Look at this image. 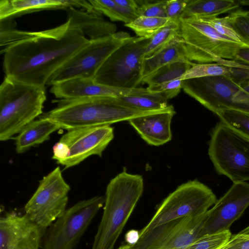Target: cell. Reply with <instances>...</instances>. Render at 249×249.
I'll list each match as a JSON object with an SVG mask.
<instances>
[{
  "instance_id": "10",
  "label": "cell",
  "mask_w": 249,
  "mask_h": 249,
  "mask_svg": "<svg viewBox=\"0 0 249 249\" xmlns=\"http://www.w3.org/2000/svg\"><path fill=\"white\" fill-rule=\"evenodd\" d=\"M217 201L212 190L197 180L182 184L160 205L151 220L140 232L170 221L206 213Z\"/></svg>"
},
{
  "instance_id": "3",
  "label": "cell",
  "mask_w": 249,
  "mask_h": 249,
  "mask_svg": "<svg viewBox=\"0 0 249 249\" xmlns=\"http://www.w3.org/2000/svg\"><path fill=\"white\" fill-rule=\"evenodd\" d=\"M143 189L142 177L128 173L125 168L109 181L103 215L91 249H114Z\"/></svg>"
},
{
  "instance_id": "29",
  "label": "cell",
  "mask_w": 249,
  "mask_h": 249,
  "mask_svg": "<svg viewBox=\"0 0 249 249\" xmlns=\"http://www.w3.org/2000/svg\"><path fill=\"white\" fill-rule=\"evenodd\" d=\"M231 68L218 63H195L180 77V80L207 76L224 75L229 77Z\"/></svg>"
},
{
  "instance_id": "7",
  "label": "cell",
  "mask_w": 249,
  "mask_h": 249,
  "mask_svg": "<svg viewBox=\"0 0 249 249\" xmlns=\"http://www.w3.org/2000/svg\"><path fill=\"white\" fill-rule=\"evenodd\" d=\"M182 89L215 114L225 109L249 113V93L226 76L184 80Z\"/></svg>"
},
{
  "instance_id": "26",
  "label": "cell",
  "mask_w": 249,
  "mask_h": 249,
  "mask_svg": "<svg viewBox=\"0 0 249 249\" xmlns=\"http://www.w3.org/2000/svg\"><path fill=\"white\" fill-rule=\"evenodd\" d=\"M89 1L96 10L113 21H119L128 24L139 17L138 13L119 5L115 0H89Z\"/></svg>"
},
{
  "instance_id": "16",
  "label": "cell",
  "mask_w": 249,
  "mask_h": 249,
  "mask_svg": "<svg viewBox=\"0 0 249 249\" xmlns=\"http://www.w3.org/2000/svg\"><path fill=\"white\" fill-rule=\"evenodd\" d=\"M50 92L59 99L95 97L118 98L131 95H149L146 88H120L99 84L92 78H75L52 86Z\"/></svg>"
},
{
  "instance_id": "23",
  "label": "cell",
  "mask_w": 249,
  "mask_h": 249,
  "mask_svg": "<svg viewBox=\"0 0 249 249\" xmlns=\"http://www.w3.org/2000/svg\"><path fill=\"white\" fill-rule=\"evenodd\" d=\"M237 0H189L180 18H204L229 13L239 7Z\"/></svg>"
},
{
  "instance_id": "12",
  "label": "cell",
  "mask_w": 249,
  "mask_h": 249,
  "mask_svg": "<svg viewBox=\"0 0 249 249\" xmlns=\"http://www.w3.org/2000/svg\"><path fill=\"white\" fill-rule=\"evenodd\" d=\"M105 200V196H95L66 209L50 228L43 249H73Z\"/></svg>"
},
{
  "instance_id": "42",
  "label": "cell",
  "mask_w": 249,
  "mask_h": 249,
  "mask_svg": "<svg viewBox=\"0 0 249 249\" xmlns=\"http://www.w3.org/2000/svg\"><path fill=\"white\" fill-rule=\"evenodd\" d=\"M242 234L249 235V225L239 232Z\"/></svg>"
},
{
  "instance_id": "27",
  "label": "cell",
  "mask_w": 249,
  "mask_h": 249,
  "mask_svg": "<svg viewBox=\"0 0 249 249\" xmlns=\"http://www.w3.org/2000/svg\"><path fill=\"white\" fill-rule=\"evenodd\" d=\"M171 21L167 18L139 16L131 23L124 25L132 30L137 37L150 38Z\"/></svg>"
},
{
  "instance_id": "19",
  "label": "cell",
  "mask_w": 249,
  "mask_h": 249,
  "mask_svg": "<svg viewBox=\"0 0 249 249\" xmlns=\"http://www.w3.org/2000/svg\"><path fill=\"white\" fill-rule=\"evenodd\" d=\"M175 114L173 108L165 111L132 118L128 122L148 144L160 146L172 139L171 124Z\"/></svg>"
},
{
  "instance_id": "5",
  "label": "cell",
  "mask_w": 249,
  "mask_h": 249,
  "mask_svg": "<svg viewBox=\"0 0 249 249\" xmlns=\"http://www.w3.org/2000/svg\"><path fill=\"white\" fill-rule=\"evenodd\" d=\"M180 36L187 59L198 63L217 62L220 59L234 60L240 43L219 34L207 22L198 18H180Z\"/></svg>"
},
{
  "instance_id": "34",
  "label": "cell",
  "mask_w": 249,
  "mask_h": 249,
  "mask_svg": "<svg viewBox=\"0 0 249 249\" xmlns=\"http://www.w3.org/2000/svg\"><path fill=\"white\" fill-rule=\"evenodd\" d=\"M223 65L231 67L229 77L237 83L249 80V64L237 62L234 60L220 59L217 62Z\"/></svg>"
},
{
  "instance_id": "13",
  "label": "cell",
  "mask_w": 249,
  "mask_h": 249,
  "mask_svg": "<svg viewBox=\"0 0 249 249\" xmlns=\"http://www.w3.org/2000/svg\"><path fill=\"white\" fill-rule=\"evenodd\" d=\"M207 212L176 219L140 232L132 249H182L200 237Z\"/></svg>"
},
{
  "instance_id": "20",
  "label": "cell",
  "mask_w": 249,
  "mask_h": 249,
  "mask_svg": "<svg viewBox=\"0 0 249 249\" xmlns=\"http://www.w3.org/2000/svg\"><path fill=\"white\" fill-rule=\"evenodd\" d=\"M67 11V21L71 27L80 31L85 36H88L89 40L110 36L116 33V25L105 20L102 15L75 7H71Z\"/></svg>"
},
{
  "instance_id": "45",
  "label": "cell",
  "mask_w": 249,
  "mask_h": 249,
  "mask_svg": "<svg viewBox=\"0 0 249 249\" xmlns=\"http://www.w3.org/2000/svg\"></svg>"
},
{
  "instance_id": "8",
  "label": "cell",
  "mask_w": 249,
  "mask_h": 249,
  "mask_svg": "<svg viewBox=\"0 0 249 249\" xmlns=\"http://www.w3.org/2000/svg\"><path fill=\"white\" fill-rule=\"evenodd\" d=\"M133 37L121 31L106 36L89 40L70 58L49 79L46 85L53 86L75 78H92L116 49Z\"/></svg>"
},
{
  "instance_id": "17",
  "label": "cell",
  "mask_w": 249,
  "mask_h": 249,
  "mask_svg": "<svg viewBox=\"0 0 249 249\" xmlns=\"http://www.w3.org/2000/svg\"><path fill=\"white\" fill-rule=\"evenodd\" d=\"M41 231L26 214L6 213L0 218V249H38Z\"/></svg>"
},
{
  "instance_id": "21",
  "label": "cell",
  "mask_w": 249,
  "mask_h": 249,
  "mask_svg": "<svg viewBox=\"0 0 249 249\" xmlns=\"http://www.w3.org/2000/svg\"><path fill=\"white\" fill-rule=\"evenodd\" d=\"M61 128L51 119L39 117L25 126L16 138V150L21 154L48 140L52 133Z\"/></svg>"
},
{
  "instance_id": "30",
  "label": "cell",
  "mask_w": 249,
  "mask_h": 249,
  "mask_svg": "<svg viewBox=\"0 0 249 249\" xmlns=\"http://www.w3.org/2000/svg\"><path fill=\"white\" fill-rule=\"evenodd\" d=\"M230 230L206 234L182 249H217L230 239Z\"/></svg>"
},
{
  "instance_id": "24",
  "label": "cell",
  "mask_w": 249,
  "mask_h": 249,
  "mask_svg": "<svg viewBox=\"0 0 249 249\" xmlns=\"http://www.w3.org/2000/svg\"><path fill=\"white\" fill-rule=\"evenodd\" d=\"M179 37H180L179 21H172L150 38L144 51L143 59L156 54Z\"/></svg>"
},
{
  "instance_id": "36",
  "label": "cell",
  "mask_w": 249,
  "mask_h": 249,
  "mask_svg": "<svg viewBox=\"0 0 249 249\" xmlns=\"http://www.w3.org/2000/svg\"><path fill=\"white\" fill-rule=\"evenodd\" d=\"M217 249H249V236L239 233L231 235L229 241Z\"/></svg>"
},
{
  "instance_id": "6",
  "label": "cell",
  "mask_w": 249,
  "mask_h": 249,
  "mask_svg": "<svg viewBox=\"0 0 249 249\" xmlns=\"http://www.w3.org/2000/svg\"><path fill=\"white\" fill-rule=\"evenodd\" d=\"M208 155L219 175L233 183L249 180V140L221 122L212 131Z\"/></svg>"
},
{
  "instance_id": "14",
  "label": "cell",
  "mask_w": 249,
  "mask_h": 249,
  "mask_svg": "<svg viewBox=\"0 0 249 249\" xmlns=\"http://www.w3.org/2000/svg\"><path fill=\"white\" fill-rule=\"evenodd\" d=\"M113 138L114 129L110 125L69 130L59 140L69 150L67 158L60 164L67 169L79 164L90 156L102 157Z\"/></svg>"
},
{
  "instance_id": "31",
  "label": "cell",
  "mask_w": 249,
  "mask_h": 249,
  "mask_svg": "<svg viewBox=\"0 0 249 249\" xmlns=\"http://www.w3.org/2000/svg\"><path fill=\"white\" fill-rule=\"evenodd\" d=\"M207 22L219 34L249 48V43L241 37L235 31L225 17L198 18Z\"/></svg>"
},
{
  "instance_id": "18",
  "label": "cell",
  "mask_w": 249,
  "mask_h": 249,
  "mask_svg": "<svg viewBox=\"0 0 249 249\" xmlns=\"http://www.w3.org/2000/svg\"><path fill=\"white\" fill-rule=\"evenodd\" d=\"M81 8L88 12L102 15L89 0H1L0 20L45 10Z\"/></svg>"
},
{
  "instance_id": "39",
  "label": "cell",
  "mask_w": 249,
  "mask_h": 249,
  "mask_svg": "<svg viewBox=\"0 0 249 249\" xmlns=\"http://www.w3.org/2000/svg\"><path fill=\"white\" fill-rule=\"evenodd\" d=\"M139 237L140 231L135 230H131L126 232L124 238L127 244L132 246L137 242Z\"/></svg>"
},
{
  "instance_id": "4",
  "label": "cell",
  "mask_w": 249,
  "mask_h": 249,
  "mask_svg": "<svg viewBox=\"0 0 249 249\" xmlns=\"http://www.w3.org/2000/svg\"><path fill=\"white\" fill-rule=\"evenodd\" d=\"M46 99L45 87L5 76L0 86V140L12 138L41 116Z\"/></svg>"
},
{
  "instance_id": "22",
  "label": "cell",
  "mask_w": 249,
  "mask_h": 249,
  "mask_svg": "<svg viewBox=\"0 0 249 249\" xmlns=\"http://www.w3.org/2000/svg\"><path fill=\"white\" fill-rule=\"evenodd\" d=\"M190 61L186 56L182 40L181 37H179L156 54L143 59L142 80L166 65L178 62Z\"/></svg>"
},
{
  "instance_id": "35",
  "label": "cell",
  "mask_w": 249,
  "mask_h": 249,
  "mask_svg": "<svg viewBox=\"0 0 249 249\" xmlns=\"http://www.w3.org/2000/svg\"><path fill=\"white\" fill-rule=\"evenodd\" d=\"M189 0H167L165 8L166 17L172 21L179 20Z\"/></svg>"
},
{
  "instance_id": "11",
  "label": "cell",
  "mask_w": 249,
  "mask_h": 249,
  "mask_svg": "<svg viewBox=\"0 0 249 249\" xmlns=\"http://www.w3.org/2000/svg\"><path fill=\"white\" fill-rule=\"evenodd\" d=\"M71 188L56 167L39 181L37 189L24 207L25 214L42 231L66 210Z\"/></svg>"
},
{
  "instance_id": "1",
  "label": "cell",
  "mask_w": 249,
  "mask_h": 249,
  "mask_svg": "<svg viewBox=\"0 0 249 249\" xmlns=\"http://www.w3.org/2000/svg\"><path fill=\"white\" fill-rule=\"evenodd\" d=\"M89 41L68 21L46 30L26 31L1 51L5 76L45 87L50 77Z\"/></svg>"
},
{
  "instance_id": "41",
  "label": "cell",
  "mask_w": 249,
  "mask_h": 249,
  "mask_svg": "<svg viewBox=\"0 0 249 249\" xmlns=\"http://www.w3.org/2000/svg\"><path fill=\"white\" fill-rule=\"evenodd\" d=\"M241 87L249 93V80L239 83Z\"/></svg>"
},
{
  "instance_id": "43",
  "label": "cell",
  "mask_w": 249,
  "mask_h": 249,
  "mask_svg": "<svg viewBox=\"0 0 249 249\" xmlns=\"http://www.w3.org/2000/svg\"><path fill=\"white\" fill-rule=\"evenodd\" d=\"M117 249H132L130 245L126 244V245H124L120 246Z\"/></svg>"
},
{
  "instance_id": "44",
  "label": "cell",
  "mask_w": 249,
  "mask_h": 249,
  "mask_svg": "<svg viewBox=\"0 0 249 249\" xmlns=\"http://www.w3.org/2000/svg\"><path fill=\"white\" fill-rule=\"evenodd\" d=\"M238 1L239 5H249V0H239Z\"/></svg>"
},
{
  "instance_id": "2",
  "label": "cell",
  "mask_w": 249,
  "mask_h": 249,
  "mask_svg": "<svg viewBox=\"0 0 249 249\" xmlns=\"http://www.w3.org/2000/svg\"><path fill=\"white\" fill-rule=\"evenodd\" d=\"M57 106L39 117L52 120L61 128L110 125L112 124L145 115L165 111L146 110L129 107L115 97H95L53 101Z\"/></svg>"
},
{
  "instance_id": "40",
  "label": "cell",
  "mask_w": 249,
  "mask_h": 249,
  "mask_svg": "<svg viewBox=\"0 0 249 249\" xmlns=\"http://www.w3.org/2000/svg\"><path fill=\"white\" fill-rule=\"evenodd\" d=\"M234 60L240 63L249 64V48L241 49Z\"/></svg>"
},
{
  "instance_id": "15",
  "label": "cell",
  "mask_w": 249,
  "mask_h": 249,
  "mask_svg": "<svg viewBox=\"0 0 249 249\" xmlns=\"http://www.w3.org/2000/svg\"><path fill=\"white\" fill-rule=\"evenodd\" d=\"M249 206V183H233L227 192L207 211L200 232L206 234L230 230L231 225Z\"/></svg>"
},
{
  "instance_id": "38",
  "label": "cell",
  "mask_w": 249,
  "mask_h": 249,
  "mask_svg": "<svg viewBox=\"0 0 249 249\" xmlns=\"http://www.w3.org/2000/svg\"><path fill=\"white\" fill-rule=\"evenodd\" d=\"M119 5L139 14V5L137 0H115Z\"/></svg>"
},
{
  "instance_id": "9",
  "label": "cell",
  "mask_w": 249,
  "mask_h": 249,
  "mask_svg": "<svg viewBox=\"0 0 249 249\" xmlns=\"http://www.w3.org/2000/svg\"><path fill=\"white\" fill-rule=\"evenodd\" d=\"M150 38L133 37L113 52L98 70L96 82L110 87L134 89L141 84L143 55Z\"/></svg>"
},
{
  "instance_id": "32",
  "label": "cell",
  "mask_w": 249,
  "mask_h": 249,
  "mask_svg": "<svg viewBox=\"0 0 249 249\" xmlns=\"http://www.w3.org/2000/svg\"><path fill=\"white\" fill-rule=\"evenodd\" d=\"M225 17L236 33L249 43V10L239 7Z\"/></svg>"
},
{
  "instance_id": "33",
  "label": "cell",
  "mask_w": 249,
  "mask_h": 249,
  "mask_svg": "<svg viewBox=\"0 0 249 249\" xmlns=\"http://www.w3.org/2000/svg\"><path fill=\"white\" fill-rule=\"evenodd\" d=\"M137 1L139 5V16L167 18L165 11L167 0L153 2L147 0Z\"/></svg>"
},
{
  "instance_id": "25",
  "label": "cell",
  "mask_w": 249,
  "mask_h": 249,
  "mask_svg": "<svg viewBox=\"0 0 249 249\" xmlns=\"http://www.w3.org/2000/svg\"><path fill=\"white\" fill-rule=\"evenodd\" d=\"M192 62H178L164 66L143 79L141 84L148 86L180 79L191 67Z\"/></svg>"
},
{
  "instance_id": "28",
  "label": "cell",
  "mask_w": 249,
  "mask_h": 249,
  "mask_svg": "<svg viewBox=\"0 0 249 249\" xmlns=\"http://www.w3.org/2000/svg\"><path fill=\"white\" fill-rule=\"evenodd\" d=\"M215 114L220 122L249 140V113L233 109H225Z\"/></svg>"
},
{
  "instance_id": "37",
  "label": "cell",
  "mask_w": 249,
  "mask_h": 249,
  "mask_svg": "<svg viewBox=\"0 0 249 249\" xmlns=\"http://www.w3.org/2000/svg\"><path fill=\"white\" fill-rule=\"evenodd\" d=\"M183 80L177 79L161 84L148 86L147 90L152 92H160L182 89Z\"/></svg>"
}]
</instances>
